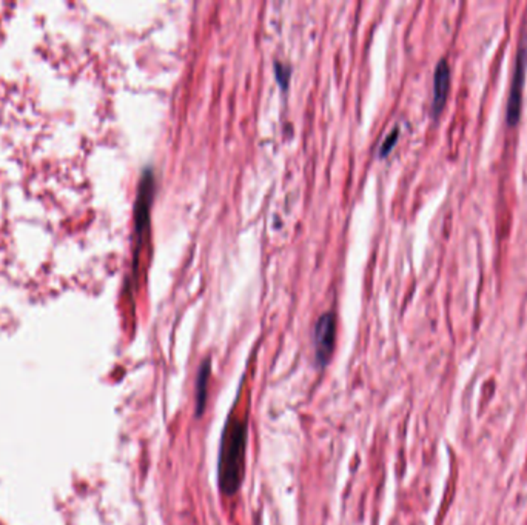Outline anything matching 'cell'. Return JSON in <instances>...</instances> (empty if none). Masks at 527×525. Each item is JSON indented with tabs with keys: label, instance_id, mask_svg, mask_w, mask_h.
Instances as JSON below:
<instances>
[{
	"label": "cell",
	"instance_id": "1",
	"mask_svg": "<svg viewBox=\"0 0 527 525\" xmlns=\"http://www.w3.org/2000/svg\"><path fill=\"white\" fill-rule=\"evenodd\" d=\"M245 420L230 418L225 422L224 433H222L218 459L219 490L225 496H233L243 485L245 473Z\"/></svg>",
	"mask_w": 527,
	"mask_h": 525
},
{
	"label": "cell",
	"instance_id": "2",
	"mask_svg": "<svg viewBox=\"0 0 527 525\" xmlns=\"http://www.w3.org/2000/svg\"><path fill=\"white\" fill-rule=\"evenodd\" d=\"M526 71H527V48L526 46H521V48L516 53L515 71H513V78L511 83V92H509L507 111H506L507 124L511 127L518 124V120H520V116H521Z\"/></svg>",
	"mask_w": 527,
	"mask_h": 525
},
{
	"label": "cell",
	"instance_id": "3",
	"mask_svg": "<svg viewBox=\"0 0 527 525\" xmlns=\"http://www.w3.org/2000/svg\"><path fill=\"white\" fill-rule=\"evenodd\" d=\"M336 337V319L333 313H324L313 330V342H314V358L316 362L324 367L330 359V356L335 349Z\"/></svg>",
	"mask_w": 527,
	"mask_h": 525
},
{
	"label": "cell",
	"instance_id": "4",
	"mask_svg": "<svg viewBox=\"0 0 527 525\" xmlns=\"http://www.w3.org/2000/svg\"><path fill=\"white\" fill-rule=\"evenodd\" d=\"M449 90H450V67L446 59H441L433 74V99H432L433 116H438L444 105H446Z\"/></svg>",
	"mask_w": 527,
	"mask_h": 525
},
{
	"label": "cell",
	"instance_id": "5",
	"mask_svg": "<svg viewBox=\"0 0 527 525\" xmlns=\"http://www.w3.org/2000/svg\"><path fill=\"white\" fill-rule=\"evenodd\" d=\"M210 373H211V365H210V361L207 359L201 365L198 379H196V416L203 415V411H206Z\"/></svg>",
	"mask_w": 527,
	"mask_h": 525
},
{
	"label": "cell",
	"instance_id": "6",
	"mask_svg": "<svg viewBox=\"0 0 527 525\" xmlns=\"http://www.w3.org/2000/svg\"><path fill=\"white\" fill-rule=\"evenodd\" d=\"M398 136H400V129H398V128H393V129L390 131V134H388V136L384 139V142L381 144V147H379V156L384 157V156H387L388 153L392 152V148H393L395 144L398 142Z\"/></svg>",
	"mask_w": 527,
	"mask_h": 525
},
{
	"label": "cell",
	"instance_id": "7",
	"mask_svg": "<svg viewBox=\"0 0 527 525\" xmlns=\"http://www.w3.org/2000/svg\"><path fill=\"white\" fill-rule=\"evenodd\" d=\"M275 71H276V79L281 83V87L285 88L287 83H289L290 79V68L289 65H285L282 62H276L275 63Z\"/></svg>",
	"mask_w": 527,
	"mask_h": 525
}]
</instances>
